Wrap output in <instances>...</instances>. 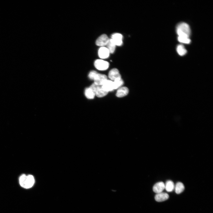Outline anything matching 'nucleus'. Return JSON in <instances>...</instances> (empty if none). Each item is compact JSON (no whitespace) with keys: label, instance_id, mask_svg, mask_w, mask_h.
<instances>
[{"label":"nucleus","instance_id":"f257e3e1","mask_svg":"<svg viewBox=\"0 0 213 213\" xmlns=\"http://www.w3.org/2000/svg\"><path fill=\"white\" fill-rule=\"evenodd\" d=\"M19 181L22 187L28 189L32 187L35 183V179L32 175L26 176L25 174H23L19 178Z\"/></svg>","mask_w":213,"mask_h":213},{"label":"nucleus","instance_id":"f03ea898","mask_svg":"<svg viewBox=\"0 0 213 213\" xmlns=\"http://www.w3.org/2000/svg\"><path fill=\"white\" fill-rule=\"evenodd\" d=\"M176 32L178 37L189 38L191 30L189 25L185 23L178 24L176 27Z\"/></svg>","mask_w":213,"mask_h":213},{"label":"nucleus","instance_id":"7ed1b4c3","mask_svg":"<svg viewBox=\"0 0 213 213\" xmlns=\"http://www.w3.org/2000/svg\"><path fill=\"white\" fill-rule=\"evenodd\" d=\"M95 66L98 70L104 71L107 69L109 67V63L102 60H97L95 62Z\"/></svg>","mask_w":213,"mask_h":213},{"label":"nucleus","instance_id":"20e7f679","mask_svg":"<svg viewBox=\"0 0 213 213\" xmlns=\"http://www.w3.org/2000/svg\"><path fill=\"white\" fill-rule=\"evenodd\" d=\"M109 39L107 35L103 34L97 39L96 42V44L98 46L103 47L107 45Z\"/></svg>","mask_w":213,"mask_h":213},{"label":"nucleus","instance_id":"39448f33","mask_svg":"<svg viewBox=\"0 0 213 213\" xmlns=\"http://www.w3.org/2000/svg\"><path fill=\"white\" fill-rule=\"evenodd\" d=\"M107 80L106 75L98 73L94 80V83L97 85L101 86Z\"/></svg>","mask_w":213,"mask_h":213},{"label":"nucleus","instance_id":"423d86ee","mask_svg":"<svg viewBox=\"0 0 213 213\" xmlns=\"http://www.w3.org/2000/svg\"><path fill=\"white\" fill-rule=\"evenodd\" d=\"M110 52L107 48L101 47L98 51V55L100 58L104 59L108 58L110 55Z\"/></svg>","mask_w":213,"mask_h":213},{"label":"nucleus","instance_id":"0eeeda50","mask_svg":"<svg viewBox=\"0 0 213 213\" xmlns=\"http://www.w3.org/2000/svg\"><path fill=\"white\" fill-rule=\"evenodd\" d=\"M123 38L121 34L116 33L112 35L111 39L116 46H120L123 44Z\"/></svg>","mask_w":213,"mask_h":213},{"label":"nucleus","instance_id":"6e6552de","mask_svg":"<svg viewBox=\"0 0 213 213\" xmlns=\"http://www.w3.org/2000/svg\"><path fill=\"white\" fill-rule=\"evenodd\" d=\"M165 189V184L163 182L156 183L153 186V190L156 194L162 193Z\"/></svg>","mask_w":213,"mask_h":213},{"label":"nucleus","instance_id":"1a4fd4ad","mask_svg":"<svg viewBox=\"0 0 213 213\" xmlns=\"http://www.w3.org/2000/svg\"><path fill=\"white\" fill-rule=\"evenodd\" d=\"M109 77L111 80L114 81L116 79L121 78V76L119 71L116 68H113L110 71L109 74Z\"/></svg>","mask_w":213,"mask_h":213},{"label":"nucleus","instance_id":"9d476101","mask_svg":"<svg viewBox=\"0 0 213 213\" xmlns=\"http://www.w3.org/2000/svg\"><path fill=\"white\" fill-rule=\"evenodd\" d=\"M101 86L104 90L108 92L114 90V82L110 80H107Z\"/></svg>","mask_w":213,"mask_h":213},{"label":"nucleus","instance_id":"9b49d317","mask_svg":"<svg viewBox=\"0 0 213 213\" xmlns=\"http://www.w3.org/2000/svg\"><path fill=\"white\" fill-rule=\"evenodd\" d=\"M169 198V195L167 193H161L157 194L155 196V199L157 202H162L167 200Z\"/></svg>","mask_w":213,"mask_h":213},{"label":"nucleus","instance_id":"f8f14e48","mask_svg":"<svg viewBox=\"0 0 213 213\" xmlns=\"http://www.w3.org/2000/svg\"><path fill=\"white\" fill-rule=\"evenodd\" d=\"M129 90L126 87H123L119 88L117 91L116 94L117 97H124L128 95Z\"/></svg>","mask_w":213,"mask_h":213},{"label":"nucleus","instance_id":"ddd939ff","mask_svg":"<svg viewBox=\"0 0 213 213\" xmlns=\"http://www.w3.org/2000/svg\"><path fill=\"white\" fill-rule=\"evenodd\" d=\"M185 189V186L181 182H178L175 186L174 190L176 193L178 194L182 193Z\"/></svg>","mask_w":213,"mask_h":213},{"label":"nucleus","instance_id":"4468645a","mask_svg":"<svg viewBox=\"0 0 213 213\" xmlns=\"http://www.w3.org/2000/svg\"><path fill=\"white\" fill-rule=\"evenodd\" d=\"M165 184V189L169 192H172L175 188V185L171 181H168Z\"/></svg>","mask_w":213,"mask_h":213},{"label":"nucleus","instance_id":"2eb2a0df","mask_svg":"<svg viewBox=\"0 0 213 213\" xmlns=\"http://www.w3.org/2000/svg\"><path fill=\"white\" fill-rule=\"evenodd\" d=\"M109 92L104 90L102 86H99L95 93V95L98 97H102L107 95Z\"/></svg>","mask_w":213,"mask_h":213},{"label":"nucleus","instance_id":"dca6fc26","mask_svg":"<svg viewBox=\"0 0 213 213\" xmlns=\"http://www.w3.org/2000/svg\"><path fill=\"white\" fill-rule=\"evenodd\" d=\"M106 46H107L106 48L109 49L110 53H113L114 52L116 46L111 39H110L109 42Z\"/></svg>","mask_w":213,"mask_h":213},{"label":"nucleus","instance_id":"f3484780","mask_svg":"<svg viewBox=\"0 0 213 213\" xmlns=\"http://www.w3.org/2000/svg\"><path fill=\"white\" fill-rule=\"evenodd\" d=\"M85 94L86 97L89 99H93L95 95V92L90 87L85 90Z\"/></svg>","mask_w":213,"mask_h":213},{"label":"nucleus","instance_id":"a211bd4d","mask_svg":"<svg viewBox=\"0 0 213 213\" xmlns=\"http://www.w3.org/2000/svg\"><path fill=\"white\" fill-rule=\"evenodd\" d=\"M177 51L178 54L181 56L184 55L187 53V50L182 45H179L177 46Z\"/></svg>","mask_w":213,"mask_h":213},{"label":"nucleus","instance_id":"6ab92c4d","mask_svg":"<svg viewBox=\"0 0 213 213\" xmlns=\"http://www.w3.org/2000/svg\"><path fill=\"white\" fill-rule=\"evenodd\" d=\"M113 82L114 90L119 88L123 84V81L121 78L116 79Z\"/></svg>","mask_w":213,"mask_h":213},{"label":"nucleus","instance_id":"aec40b11","mask_svg":"<svg viewBox=\"0 0 213 213\" xmlns=\"http://www.w3.org/2000/svg\"><path fill=\"white\" fill-rule=\"evenodd\" d=\"M178 40L180 42L186 44H190L191 42V40L189 38L184 37H178Z\"/></svg>","mask_w":213,"mask_h":213},{"label":"nucleus","instance_id":"412c9836","mask_svg":"<svg viewBox=\"0 0 213 213\" xmlns=\"http://www.w3.org/2000/svg\"><path fill=\"white\" fill-rule=\"evenodd\" d=\"M98 73L95 71H92L90 72L89 75V77L91 80H94L97 74Z\"/></svg>","mask_w":213,"mask_h":213}]
</instances>
